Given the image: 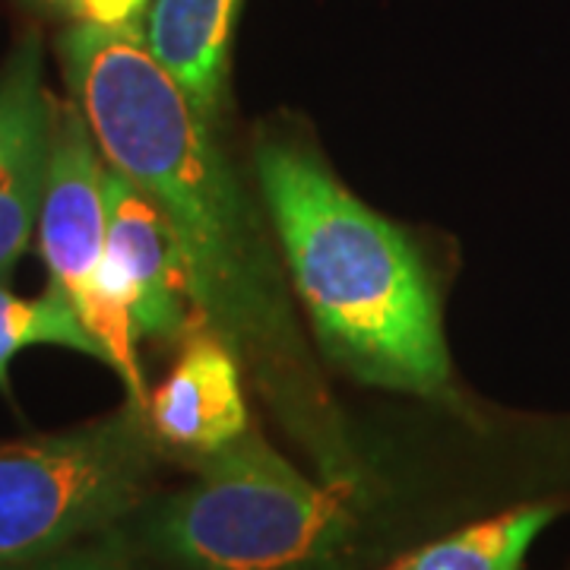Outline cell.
I'll list each match as a JSON object with an SVG mask.
<instances>
[{
  "mask_svg": "<svg viewBox=\"0 0 570 570\" xmlns=\"http://www.w3.org/2000/svg\"><path fill=\"white\" fill-rule=\"evenodd\" d=\"M70 102L102 159L163 206L190 266L200 317L295 425H324L321 381L285 302L261 219L194 108L146 39V22H70L58 39Z\"/></svg>",
  "mask_w": 570,
  "mask_h": 570,
  "instance_id": "cell-1",
  "label": "cell"
},
{
  "mask_svg": "<svg viewBox=\"0 0 570 570\" xmlns=\"http://www.w3.org/2000/svg\"><path fill=\"white\" fill-rule=\"evenodd\" d=\"M254 168L326 355L365 384L453 403L438 288L406 232L362 204L305 137L261 134Z\"/></svg>",
  "mask_w": 570,
  "mask_h": 570,
  "instance_id": "cell-2",
  "label": "cell"
},
{
  "mask_svg": "<svg viewBox=\"0 0 570 570\" xmlns=\"http://www.w3.org/2000/svg\"><path fill=\"white\" fill-rule=\"evenodd\" d=\"M197 466L153 520V542L187 568L324 570L362 532L355 475L314 482L254 428Z\"/></svg>",
  "mask_w": 570,
  "mask_h": 570,
  "instance_id": "cell-3",
  "label": "cell"
},
{
  "mask_svg": "<svg viewBox=\"0 0 570 570\" xmlns=\"http://www.w3.org/2000/svg\"><path fill=\"white\" fill-rule=\"evenodd\" d=\"M156 450L137 403L67 434L0 444V568L41 558L137 508Z\"/></svg>",
  "mask_w": 570,
  "mask_h": 570,
  "instance_id": "cell-4",
  "label": "cell"
},
{
  "mask_svg": "<svg viewBox=\"0 0 570 570\" xmlns=\"http://www.w3.org/2000/svg\"><path fill=\"white\" fill-rule=\"evenodd\" d=\"M99 142L73 102H58L51 134V168L39 216L41 261L73 302L82 324L108 352L130 403L146 406V377L137 352V330L124 307L108 266V200Z\"/></svg>",
  "mask_w": 570,
  "mask_h": 570,
  "instance_id": "cell-5",
  "label": "cell"
},
{
  "mask_svg": "<svg viewBox=\"0 0 570 570\" xmlns=\"http://www.w3.org/2000/svg\"><path fill=\"white\" fill-rule=\"evenodd\" d=\"M108 266L140 340H178L204 326L175 228L146 190L108 165Z\"/></svg>",
  "mask_w": 570,
  "mask_h": 570,
  "instance_id": "cell-6",
  "label": "cell"
},
{
  "mask_svg": "<svg viewBox=\"0 0 570 570\" xmlns=\"http://www.w3.org/2000/svg\"><path fill=\"white\" fill-rule=\"evenodd\" d=\"M55 108L58 99L45 89L41 39L32 32L0 70V283L10 279L39 228Z\"/></svg>",
  "mask_w": 570,
  "mask_h": 570,
  "instance_id": "cell-7",
  "label": "cell"
},
{
  "mask_svg": "<svg viewBox=\"0 0 570 570\" xmlns=\"http://www.w3.org/2000/svg\"><path fill=\"white\" fill-rule=\"evenodd\" d=\"M242 362L209 326L184 336L171 371L146 396V425L156 444L200 463L235 444L247 428Z\"/></svg>",
  "mask_w": 570,
  "mask_h": 570,
  "instance_id": "cell-8",
  "label": "cell"
},
{
  "mask_svg": "<svg viewBox=\"0 0 570 570\" xmlns=\"http://www.w3.org/2000/svg\"><path fill=\"white\" fill-rule=\"evenodd\" d=\"M245 0H153L146 39L206 121L228 102L232 48Z\"/></svg>",
  "mask_w": 570,
  "mask_h": 570,
  "instance_id": "cell-9",
  "label": "cell"
},
{
  "mask_svg": "<svg viewBox=\"0 0 570 570\" xmlns=\"http://www.w3.org/2000/svg\"><path fill=\"white\" fill-rule=\"evenodd\" d=\"M564 510L558 501L520 504L498 517L469 523L448 539L428 542L419 551H409L393 570H527L530 546L539 532Z\"/></svg>",
  "mask_w": 570,
  "mask_h": 570,
  "instance_id": "cell-10",
  "label": "cell"
},
{
  "mask_svg": "<svg viewBox=\"0 0 570 570\" xmlns=\"http://www.w3.org/2000/svg\"><path fill=\"white\" fill-rule=\"evenodd\" d=\"M29 346L73 348L108 365V352L58 285H48L36 298H20L0 283V393H10V365Z\"/></svg>",
  "mask_w": 570,
  "mask_h": 570,
  "instance_id": "cell-11",
  "label": "cell"
},
{
  "mask_svg": "<svg viewBox=\"0 0 570 570\" xmlns=\"http://www.w3.org/2000/svg\"><path fill=\"white\" fill-rule=\"evenodd\" d=\"M48 17L67 22H99V26H127L146 22L149 0H26Z\"/></svg>",
  "mask_w": 570,
  "mask_h": 570,
  "instance_id": "cell-12",
  "label": "cell"
},
{
  "mask_svg": "<svg viewBox=\"0 0 570 570\" xmlns=\"http://www.w3.org/2000/svg\"><path fill=\"white\" fill-rule=\"evenodd\" d=\"M82 570H99V568H82Z\"/></svg>",
  "mask_w": 570,
  "mask_h": 570,
  "instance_id": "cell-13",
  "label": "cell"
},
{
  "mask_svg": "<svg viewBox=\"0 0 570 570\" xmlns=\"http://www.w3.org/2000/svg\"><path fill=\"white\" fill-rule=\"evenodd\" d=\"M387 570H393V568H387Z\"/></svg>",
  "mask_w": 570,
  "mask_h": 570,
  "instance_id": "cell-14",
  "label": "cell"
}]
</instances>
